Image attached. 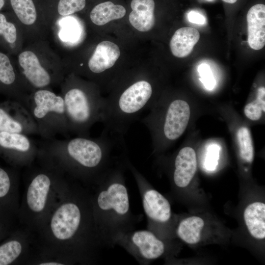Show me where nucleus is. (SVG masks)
I'll list each match as a JSON object with an SVG mask.
<instances>
[{"instance_id":"f257e3e1","label":"nucleus","mask_w":265,"mask_h":265,"mask_svg":"<svg viewBox=\"0 0 265 265\" xmlns=\"http://www.w3.org/2000/svg\"><path fill=\"white\" fill-rule=\"evenodd\" d=\"M105 130L95 138L80 136L44 139L38 152L60 160L76 174L93 176L98 181L118 161L113 157L114 148L124 144Z\"/></svg>"},{"instance_id":"f03ea898","label":"nucleus","mask_w":265,"mask_h":265,"mask_svg":"<svg viewBox=\"0 0 265 265\" xmlns=\"http://www.w3.org/2000/svg\"><path fill=\"white\" fill-rule=\"evenodd\" d=\"M118 161L98 181L95 201L98 235L104 246L112 247L118 238L134 230L136 219L132 213L124 173Z\"/></svg>"},{"instance_id":"7ed1b4c3","label":"nucleus","mask_w":265,"mask_h":265,"mask_svg":"<svg viewBox=\"0 0 265 265\" xmlns=\"http://www.w3.org/2000/svg\"><path fill=\"white\" fill-rule=\"evenodd\" d=\"M90 84L80 82L74 77L62 85L61 96L70 133L89 136L96 123L102 121L105 99Z\"/></svg>"},{"instance_id":"20e7f679","label":"nucleus","mask_w":265,"mask_h":265,"mask_svg":"<svg viewBox=\"0 0 265 265\" xmlns=\"http://www.w3.org/2000/svg\"><path fill=\"white\" fill-rule=\"evenodd\" d=\"M28 109L36 123L38 134L43 139L53 138L56 135H69L61 95L49 88L35 90L29 95Z\"/></svg>"},{"instance_id":"39448f33","label":"nucleus","mask_w":265,"mask_h":265,"mask_svg":"<svg viewBox=\"0 0 265 265\" xmlns=\"http://www.w3.org/2000/svg\"><path fill=\"white\" fill-rule=\"evenodd\" d=\"M124 161L125 166L130 170L136 182L143 208L148 218L149 230L154 225L167 223L171 217V208L168 200L150 186L144 176L128 158L124 157Z\"/></svg>"},{"instance_id":"423d86ee","label":"nucleus","mask_w":265,"mask_h":265,"mask_svg":"<svg viewBox=\"0 0 265 265\" xmlns=\"http://www.w3.org/2000/svg\"><path fill=\"white\" fill-rule=\"evenodd\" d=\"M116 244L123 247L143 265L161 257L165 251L164 242L149 230L129 231L118 238Z\"/></svg>"},{"instance_id":"0eeeda50","label":"nucleus","mask_w":265,"mask_h":265,"mask_svg":"<svg viewBox=\"0 0 265 265\" xmlns=\"http://www.w3.org/2000/svg\"><path fill=\"white\" fill-rule=\"evenodd\" d=\"M20 74L31 92L49 88L62 79L43 66L38 56L30 50L21 52L18 56Z\"/></svg>"},{"instance_id":"6e6552de","label":"nucleus","mask_w":265,"mask_h":265,"mask_svg":"<svg viewBox=\"0 0 265 265\" xmlns=\"http://www.w3.org/2000/svg\"><path fill=\"white\" fill-rule=\"evenodd\" d=\"M26 135L38 134L37 128L28 109L13 100L0 103V132Z\"/></svg>"},{"instance_id":"1a4fd4ad","label":"nucleus","mask_w":265,"mask_h":265,"mask_svg":"<svg viewBox=\"0 0 265 265\" xmlns=\"http://www.w3.org/2000/svg\"><path fill=\"white\" fill-rule=\"evenodd\" d=\"M31 92L9 56L0 51V94L21 103L28 109Z\"/></svg>"},{"instance_id":"9d476101","label":"nucleus","mask_w":265,"mask_h":265,"mask_svg":"<svg viewBox=\"0 0 265 265\" xmlns=\"http://www.w3.org/2000/svg\"><path fill=\"white\" fill-rule=\"evenodd\" d=\"M165 109L162 123L158 129L159 133L166 141H174L182 135L187 127L190 115L189 106L184 100L175 99Z\"/></svg>"},{"instance_id":"9b49d317","label":"nucleus","mask_w":265,"mask_h":265,"mask_svg":"<svg viewBox=\"0 0 265 265\" xmlns=\"http://www.w3.org/2000/svg\"><path fill=\"white\" fill-rule=\"evenodd\" d=\"M82 220L80 208L74 203L61 205L53 215L51 223L54 236L60 240L72 238L78 233Z\"/></svg>"},{"instance_id":"f8f14e48","label":"nucleus","mask_w":265,"mask_h":265,"mask_svg":"<svg viewBox=\"0 0 265 265\" xmlns=\"http://www.w3.org/2000/svg\"><path fill=\"white\" fill-rule=\"evenodd\" d=\"M28 135L17 132H0V154L5 157H30L38 147Z\"/></svg>"},{"instance_id":"ddd939ff","label":"nucleus","mask_w":265,"mask_h":265,"mask_svg":"<svg viewBox=\"0 0 265 265\" xmlns=\"http://www.w3.org/2000/svg\"><path fill=\"white\" fill-rule=\"evenodd\" d=\"M197 169L196 155L190 147L182 148L174 160L173 180L179 188H185L190 183Z\"/></svg>"},{"instance_id":"4468645a","label":"nucleus","mask_w":265,"mask_h":265,"mask_svg":"<svg viewBox=\"0 0 265 265\" xmlns=\"http://www.w3.org/2000/svg\"><path fill=\"white\" fill-rule=\"evenodd\" d=\"M246 19L249 46L253 50H261L265 45V5H253L248 10Z\"/></svg>"},{"instance_id":"2eb2a0df","label":"nucleus","mask_w":265,"mask_h":265,"mask_svg":"<svg viewBox=\"0 0 265 265\" xmlns=\"http://www.w3.org/2000/svg\"><path fill=\"white\" fill-rule=\"evenodd\" d=\"M120 55L118 46L115 43L104 41L97 46L89 59V70L94 74H100L113 66Z\"/></svg>"},{"instance_id":"dca6fc26","label":"nucleus","mask_w":265,"mask_h":265,"mask_svg":"<svg viewBox=\"0 0 265 265\" xmlns=\"http://www.w3.org/2000/svg\"><path fill=\"white\" fill-rule=\"evenodd\" d=\"M131 7L129 19L132 26L141 32L151 30L155 23L154 0H132Z\"/></svg>"},{"instance_id":"f3484780","label":"nucleus","mask_w":265,"mask_h":265,"mask_svg":"<svg viewBox=\"0 0 265 265\" xmlns=\"http://www.w3.org/2000/svg\"><path fill=\"white\" fill-rule=\"evenodd\" d=\"M199 39L200 33L195 28L183 27L177 29L170 42L172 53L179 58L187 56Z\"/></svg>"},{"instance_id":"a211bd4d","label":"nucleus","mask_w":265,"mask_h":265,"mask_svg":"<svg viewBox=\"0 0 265 265\" xmlns=\"http://www.w3.org/2000/svg\"><path fill=\"white\" fill-rule=\"evenodd\" d=\"M50 186V178L45 173L38 174L33 179L26 195L27 205L32 211L40 212L44 209Z\"/></svg>"},{"instance_id":"6ab92c4d","label":"nucleus","mask_w":265,"mask_h":265,"mask_svg":"<svg viewBox=\"0 0 265 265\" xmlns=\"http://www.w3.org/2000/svg\"><path fill=\"white\" fill-rule=\"evenodd\" d=\"M244 220L250 234L255 238H265V204L254 202L248 205L243 212Z\"/></svg>"},{"instance_id":"aec40b11","label":"nucleus","mask_w":265,"mask_h":265,"mask_svg":"<svg viewBox=\"0 0 265 265\" xmlns=\"http://www.w3.org/2000/svg\"><path fill=\"white\" fill-rule=\"evenodd\" d=\"M205 223L199 216H191L182 220L179 223L176 234L184 242L189 244H196L202 239Z\"/></svg>"},{"instance_id":"412c9836","label":"nucleus","mask_w":265,"mask_h":265,"mask_svg":"<svg viewBox=\"0 0 265 265\" xmlns=\"http://www.w3.org/2000/svg\"><path fill=\"white\" fill-rule=\"evenodd\" d=\"M126 14L125 8L121 5L106 1L96 5L91 10V21L97 26H103L114 20L123 18Z\"/></svg>"},{"instance_id":"4be33fe9","label":"nucleus","mask_w":265,"mask_h":265,"mask_svg":"<svg viewBox=\"0 0 265 265\" xmlns=\"http://www.w3.org/2000/svg\"><path fill=\"white\" fill-rule=\"evenodd\" d=\"M10 5L19 20L24 25H33L37 12L32 0H10Z\"/></svg>"},{"instance_id":"5701e85b","label":"nucleus","mask_w":265,"mask_h":265,"mask_svg":"<svg viewBox=\"0 0 265 265\" xmlns=\"http://www.w3.org/2000/svg\"><path fill=\"white\" fill-rule=\"evenodd\" d=\"M17 27L5 14L0 12V46L11 49L17 40Z\"/></svg>"},{"instance_id":"b1692460","label":"nucleus","mask_w":265,"mask_h":265,"mask_svg":"<svg viewBox=\"0 0 265 265\" xmlns=\"http://www.w3.org/2000/svg\"><path fill=\"white\" fill-rule=\"evenodd\" d=\"M237 136L241 158L247 162H252L254 158V152L249 129L245 127H240L238 131Z\"/></svg>"},{"instance_id":"393cba45","label":"nucleus","mask_w":265,"mask_h":265,"mask_svg":"<svg viewBox=\"0 0 265 265\" xmlns=\"http://www.w3.org/2000/svg\"><path fill=\"white\" fill-rule=\"evenodd\" d=\"M265 112V88L261 87L258 89L257 97L254 101L245 106L244 112L250 120L257 121Z\"/></svg>"},{"instance_id":"a878e982","label":"nucleus","mask_w":265,"mask_h":265,"mask_svg":"<svg viewBox=\"0 0 265 265\" xmlns=\"http://www.w3.org/2000/svg\"><path fill=\"white\" fill-rule=\"evenodd\" d=\"M22 251L21 243L17 240H9L0 245V265L13 263Z\"/></svg>"},{"instance_id":"bb28decb","label":"nucleus","mask_w":265,"mask_h":265,"mask_svg":"<svg viewBox=\"0 0 265 265\" xmlns=\"http://www.w3.org/2000/svg\"><path fill=\"white\" fill-rule=\"evenodd\" d=\"M85 0H59L57 11L62 16H66L82 10L85 6Z\"/></svg>"},{"instance_id":"cd10ccee","label":"nucleus","mask_w":265,"mask_h":265,"mask_svg":"<svg viewBox=\"0 0 265 265\" xmlns=\"http://www.w3.org/2000/svg\"><path fill=\"white\" fill-rule=\"evenodd\" d=\"M198 71L201 79L199 80L208 90H212L215 84V81L212 75L209 65L206 63L200 64L198 68Z\"/></svg>"},{"instance_id":"c85d7f7f","label":"nucleus","mask_w":265,"mask_h":265,"mask_svg":"<svg viewBox=\"0 0 265 265\" xmlns=\"http://www.w3.org/2000/svg\"><path fill=\"white\" fill-rule=\"evenodd\" d=\"M219 147L216 144L209 146L205 159V166L209 170H213L215 169L219 158Z\"/></svg>"},{"instance_id":"c756f323","label":"nucleus","mask_w":265,"mask_h":265,"mask_svg":"<svg viewBox=\"0 0 265 265\" xmlns=\"http://www.w3.org/2000/svg\"><path fill=\"white\" fill-rule=\"evenodd\" d=\"M11 186L10 174L4 168L0 167V201L7 197Z\"/></svg>"},{"instance_id":"7c9ffc66","label":"nucleus","mask_w":265,"mask_h":265,"mask_svg":"<svg viewBox=\"0 0 265 265\" xmlns=\"http://www.w3.org/2000/svg\"><path fill=\"white\" fill-rule=\"evenodd\" d=\"M69 25L66 26L65 31V36L67 40L76 39V37L79 35L80 32L79 26L77 25L75 22H70Z\"/></svg>"},{"instance_id":"2f4dec72","label":"nucleus","mask_w":265,"mask_h":265,"mask_svg":"<svg viewBox=\"0 0 265 265\" xmlns=\"http://www.w3.org/2000/svg\"><path fill=\"white\" fill-rule=\"evenodd\" d=\"M188 21L197 25H204L206 23L205 17L195 11H191L187 15Z\"/></svg>"},{"instance_id":"473e14b6","label":"nucleus","mask_w":265,"mask_h":265,"mask_svg":"<svg viewBox=\"0 0 265 265\" xmlns=\"http://www.w3.org/2000/svg\"><path fill=\"white\" fill-rule=\"evenodd\" d=\"M40 265H62V264L56 262L44 263L40 264Z\"/></svg>"},{"instance_id":"72a5a7b5","label":"nucleus","mask_w":265,"mask_h":265,"mask_svg":"<svg viewBox=\"0 0 265 265\" xmlns=\"http://www.w3.org/2000/svg\"><path fill=\"white\" fill-rule=\"evenodd\" d=\"M6 0H0V11L2 9V8L5 6Z\"/></svg>"},{"instance_id":"f704fd0d","label":"nucleus","mask_w":265,"mask_h":265,"mask_svg":"<svg viewBox=\"0 0 265 265\" xmlns=\"http://www.w3.org/2000/svg\"><path fill=\"white\" fill-rule=\"evenodd\" d=\"M223 1L228 3H235L237 0H222Z\"/></svg>"},{"instance_id":"c9c22d12","label":"nucleus","mask_w":265,"mask_h":265,"mask_svg":"<svg viewBox=\"0 0 265 265\" xmlns=\"http://www.w3.org/2000/svg\"></svg>"}]
</instances>
